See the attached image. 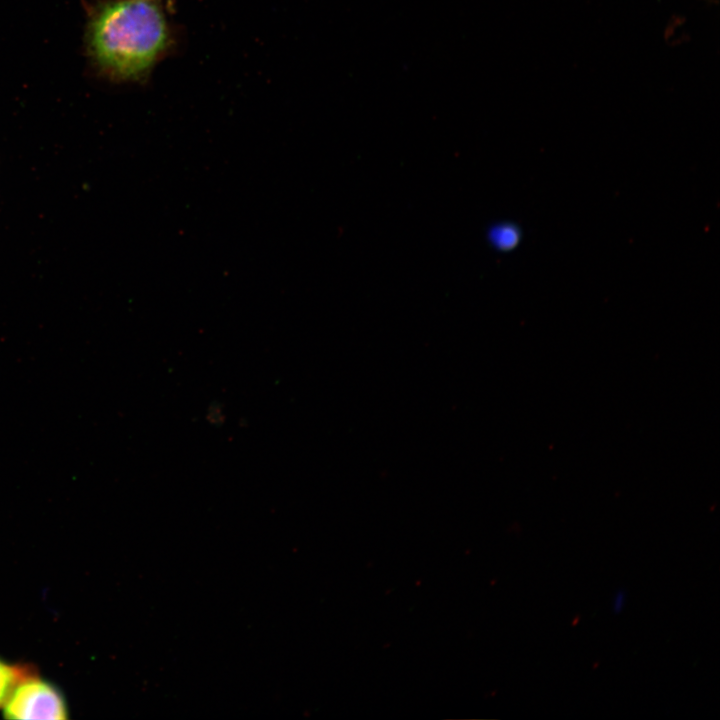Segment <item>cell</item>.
I'll list each match as a JSON object with an SVG mask.
<instances>
[{
    "instance_id": "6da1fadb",
    "label": "cell",
    "mask_w": 720,
    "mask_h": 720,
    "mask_svg": "<svg viewBox=\"0 0 720 720\" xmlns=\"http://www.w3.org/2000/svg\"><path fill=\"white\" fill-rule=\"evenodd\" d=\"M87 44L97 68L112 80H144L167 53L172 32L153 0H108L93 8Z\"/></svg>"
},
{
    "instance_id": "7a4b0ae2",
    "label": "cell",
    "mask_w": 720,
    "mask_h": 720,
    "mask_svg": "<svg viewBox=\"0 0 720 720\" xmlns=\"http://www.w3.org/2000/svg\"><path fill=\"white\" fill-rule=\"evenodd\" d=\"M7 719L65 720L68 709L62 693L38 673L19 682L2 706Z\"/></svg>"
},
{
    "instance_id": "3957f363",
    "label": "cell",
    "mask_w": 720,
    "mask_h": 720,
    "mask_svg": "<svg viewBox=\"0 0 720 720\" xmlns=\"http://www.w3.org/2000/svg\"><path fill=\"white\" fill-rule=\"evenodd\" d=\"M36 673L32 665L10 664L0 658V707L19 682Z\"/></svg>"
},
{
    "instance_id": "277c9868",
    "label": "cell",
    "mask_w": 720,
    "mask_h": 720,
    "mask_svg": "<svg viewBox=\"0 0 720 720\" xmlns=\"http://www.w3.org/2000/svg\"><path fill=\"white\" fill-rule=\"evenodd\" d=\"M489 241L498 250L514 249L521 240L520 229L511 223L496 224L489 230Z\"/></svg>"
},
{
    "instance_id": "5b68a950",
    "label": "cell",
    "mask_w": 720,
    "mask_h": 720,
    "mask_svg": "<svg viewBox=\"0 0 720 720\" xmlns=\"http://www.w3.org/2000/svg\"><path fill=\"white\" fill-rule=\"evenodd\" d=\"M625 603V592L620 591L616 594L615 599L613 601V609L616 613H619L624 606Z\"/></svg>"
}]
</instances>
